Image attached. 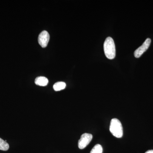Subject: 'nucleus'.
<instances>
[{"label":"nucleus","instance_id":"f257e3e1","mask_svg":"<svg viewBox=\"0 0 153 153\" xmlns=\"http://www.w3.org/2000/svg\"><path fill=\"white\" fill-rule=\"evenodd\" d=\"M105 56L108 59L112 60L116 55V49L114 41L111 37H107L105 39L103 45Z\"/></svg>","mask_w":153,"mask_h":153},{"label":"nucleus","instance_id":"f03ea898","mask_svg":"<svg viewBox=\"0 0 153 153\" xmlns=\"http://www.w3.org/2000/svg\"><path fill=\"white\" fill-rule=\"evenodd\" d=\"M110 131L117 138H121L123 136V128L120 121L117 118H113L111 121Z\"/></svg>","mask_w":153,"mask_h":153},{"label":"nucleus","instance_id":"7ed1b4c3","mask_svg":"<svg viewBox=\"0 0 153 153\" xmlns=\"http://www.w3.org/2000/svg\"><path fill=\"white\" fill-rule=\"evenodd\" d=\"M93 138L92 134L88 133L82 134L78 141V147L80 149H83L89 144Z\"/></svg>","mask_w":153,"mask_h":153},{"label":"nucleus","instance_id":"20e7f679","mask_svg":"<svg viewBox=\"0 0 153 153\" xmlns=\"http://www.w3.org/2000/svg\"><path fill=\"white\" fill-rule=\"evenodd\" d=\"M151 43V40L150 38H148L146 39V41L144 42L142 45L139 47L138 49H137L134 52V57H136V58H139V57H140L141 55L146 51L148 48H149L150 45Z\"/></svg>","mask_w":153,"mask_h":153},{"label":"nucleus","instance_id":"39448f33","mask_svg":"<svg viewBox=\"0 0 153 153\" xmlns=\"http://www.w3.org/2000/svg\"><path fill=\"white\" fill-rule=\"evenodd\" d=\"M50 36L49 33L46 31H43L40 33L38 38V41L40 46L43 48L47 46L49 41Z\"/></svg>","mask_w":153,"mask_h":153},{"label":"nucleus","instance_id":"423d86ee","mask_svg":"<svg viewBox=\"0 0 153 153\" xmlns=\"http://www.w3.org/2000/svg\"><path fill=\"white\" fill-rule=\"evenodd\" d=\"M48 79L45 76H38L35 79V83L37 85L45 86L48 84Z\"/></svg>","mask_w":153,"mask_h":153},{"label":"nucleus","instance_id":"0eeeda50","mask_svg":"<svg viewBox=\"0 0 153 153\" xmlns=\"http://www.w3.org/2000/svg\"><path fill=\"white\" fill-rule=\"evenodd\" d=\"M66 87V84L63 82H56L53 85V89L55 91L63 90Z\"/></svg>","mask_w":153,"mask_h":153},{"label":"nucleus","instance_id":"6e6552de","mask_svg":"<svg viewBox=\"0 0 153 153\" xmlns=\"http://www.w3.org/2000/svg\"><path fill=\"white\" fill-rule=\"evenodd\" d=\"M9 147L8 143L0 138V150L4 151H7Z\"/></svg>","mask_w":153,"mask_h":153},{"label":"nucleus","instance_id":"1a4fd4ad","mask_svg":"<svg viewBox=\"0 0 153 153\" xmlns=\"http://www.w3.org/2000/svg\"><path fill=\"white\" fill-rule=\"evenodd\" d=\"M102 146L100 144L96 145L91 151L90 153H102Z\"/></svg>","mask_w":153,"mask_h":153},{"label":"nucleus","instance_id":"9d476101","mask_svg":"<svg viewBox=\"0 0 153 153\" xmlns=\"http://www.w3.org/2000/svg\"><path fill=\"white\" fill-rule=\"evenodd\" d=\"M145 153H153V150H151L147 151Z\"/></svg>","mask_w":153,"mask_h":153}]
</instances>
